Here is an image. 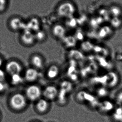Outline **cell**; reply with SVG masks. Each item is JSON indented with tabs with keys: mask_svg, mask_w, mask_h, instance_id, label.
I'll list each match as a JSON object with an SVG mask.
<instances>
[{
	"mask_svg": "<svg viewBox=\"0 0 122 122\" xmlns=\"http://www.w3.org/2000/svg\"><path fill=\"white\" fill-rule=\"evenodd\" d=\"M77 9L76 4L73 1L64 0L61 1L57 5L56 13L60 19L65 20L75 17Z\"/></svg>",
	"mask_w": 122,
	"mask_h": 122,
	"instance_id": "obj_1",
	"label": "cell"
},
{
	"mask_svg": "<svg viewBox=\"0 0 122 122\" xmlns=\"http://www.w3.org/2000/svg\"><path fill=\"white\" fill-rule=\"evenodd\" d=\"M27 100L25 95L18 92L11 96L9 103L13 109L19 111L23 110L26 107L27 105Z\"/></svg>",
	"mask_w": 122,
	"mask_h": 122,
	"instance_id": "obj_2",
	"label": "cell"
},
{
	"mask_svg": "<svg viewBox=\"0 0 122 122\" xmlns=\"http://www.w3.org/2000/svg\"><path fill=\"white\" fill-rule=\"evenodd\" d=\"M115 101L109 98L101 100L96 110L102 115H111L116 107Z\"/></svg>",
	"mask_w": 122,
	"mask_h": 122,
	"instance_id": "obj_3",
	"label": "cell"
},
{
	"mask_svg": "<svg viewBox=\"0 0 122 122\" xmlns=\"http://www.w3.org/2000/svg\"><path fill=\"white\" fill-rule=\"evenodd\" d=\"M25 96L30 101L36 102L42 95V91L36 85H31L25 90Z\"/></svg>",
	"mask_w": 122,
	"mask_h": 122,
	"instance_id": "obj_4",
	"label": "cell"
},
{
	"mask_svg": "<svg viewBox=\"0 0 122 122\" xmlns=\"http://www.w3.org/2000/svg\"><path fill=\"white\" fill-rule=\"evenodd\" d=\"M58 86L54 85L47 86L42 91L43 97L49 102L56 101L59 93Z\"/></svg>",
	"mask_w": 122,
	"mask_h": 122,
	"instance_id": "obj_5",
	"label": "cell"
},
{
	"mask_svg": "<svg viewBox=\"0 0 122 122\" xmlns=\"http://www.w3.org/2000/svg\"><path fill=\"white\" fill-rule=\"evenodd\" d=\"M67 29L64 23H58L54 25L52 29V33L55 39L60 41L67 35Z\"/></svg>",
	"mask_w": 122,
	"mask_h": 122,
	"instance_id": "obj_6",
	"label": "cell"
},
{
	"mask_svg": "<svg viewBox=\"0 0 122 122\" xmlns=\"http://www.w3.org/2000/svg\"><path fill=\"white\" fill-rule=\"evenodd\" d=\"M97 36L101 40H109L112 37L114 34V30L110 25H101L97 29Z\"/></svg>",
	"mask_w": 122,
	"mask_h": 122,
	"instance_id": "obj_7",
	"label": "cell"
},
{
	"mask_svg": "<svg viewBox=\"0 0 122 122\" xmlns=\"http://www.w3.org/2000/svg\"><path fill=\"white\" fill-rule=\"evenodd\" d=\"M62 70L60 65L53 64L48 68L47 72V76L50 80L58 79L62 74Z\"/></svg>",
	"mask_w": 122,
	"mask_h": 122,
	"instance_id": "obj_8",
	"label": "cell"
},
{
	"mask_svg": "<svg viewBox=\"0 0 122 122\" xmlns=\"http://www.w3.org/2000/svg\"><path fill=\"white\" fill-rule=\"evenodd\" d=\"M120 81L119 75L116 73L112 72L106 76L105 86L112 90L117 86Z\"/></svg>",
	"mask_w": 122,
	"mask_h": 122,
	"instance_id": "obj_9",
	"label": "cell"
},
{
	"mask_svg": "<svg viewBox=\"0 0 122 122\" xmlns=\"http://www.w3.org/2000/svg\"><path fill=\"white\" fill-rule=\"evenodd\" d=\"M60 42L63 47L68 50L74 49L78 42L73 35L68 34Z\"/></svg>",
	"mask_w": 122,
	"mask_h": 122,
	"instance_id": "obj_10",
	"label": "cell"
},
{
	"mask_svg": "<svg viewBox=\"0 0 122 122\" xmlns=\"http://www.w3.org/2000/svg\"><path fill=\"white\" fill-rule=\"evenodd\" d=\"M36 102V109L40 113H46L48 112L50 108V102L44 98H41Z\"/></svg>",
	"mask_w": 122,
	"mask_h": 122,
	"instance_id": "obj_11",
	"label": "cell"
},
{
	"mask_svg": "<svg viewBox=\"0 0 122 122\" xmlns=\"http://www.w3.org/2000/svg\"><path fill=\"white\" fill-rule=\"evenodd\" d=\"M110 91L108 88L105 86L96 87L94 91V95L99 100H104L108 98L110 94Z\"/></svg>",
	"mask_w": 122,
	"mask_h": 122,
	"instance_id": "obj_12",
	"label": "cell"
},
{
	"mask_svg": "<svg viewBox=\"0 0 122 122\" xmlns=\"http://www.w3.org/2000/svg\"><path fill=\"white\" fill-rule=\"evenodd\" d=\"M6 70L7 72L11 76L15 74H20L22 71V66L17 61H12L7 64Z\"/></svg>",
	"mask_w": 122,
	"mask_h": 122,
	"instance_id": "obj_13",
	"label": "cell"
},
{
	"mask_svg": "<svg viewBox=\"0 0 122 122\" xmlns=\"http://www.w3.org/2000/svg\"><path fill=\"white\" fill-rule=\"evenodd\" d=\"M92 94L89 91L81 90L76 93L75 96V99L78 103L86 104Z\"/></svg>",
	"mask_w": 122,
	"mask_h": 122,
	"instance_id": "obj_14",
	"label": "cell"
},
{
	"mask_svg": "<svg viewBox=\"0 0 122 122\" xmlns=\"http://www.w3.org/2000/svg\"><path fill=\"white\" fill-rule=\"evenodd\" d=\"M58 86L59 89L63 91L69 95L73 91L75 88L74 83L66 78L60 81Z\"/></svg>",
	"mask_w": 122,
	"mask_h": 122,
	"instance_id": "obj_15",
	"label": "cell"
},
{
	"mask_svg": "<svg viewBox=\"0 0 122 122\" xmlns=\"http://www.w3.org/2000/svg\"><path fill=\"white\" fill-rule=\"evenodd\" d=\"M10 25L14 30H22L25 31L28 30L27 24L24 23L18 18H15L12 19L10 23Z\"/></svg>",
	"mask_w": 122,
	"mask_h": 122,
	"instance_id": "obj_16",
	"label": "cell"
},
{
	"mask_svg": "<svg viewBox=\"0 0 122 122\" xmlns=\"http://www.w3.org/2000/svg\"><path fill=\"white\" fill-rule=\"evenodd\" d=\"M69 95L65 91L59 89V93L56 101L60 106H65L68 103Z\"/></svg>",
	"mask_w": 122,
	"mask_h": 122,
	"instance_id": "obj_17",
	"label": "cell"
},
{
	"mask_svg": "<svg viewBox=\"0 0 122 122\" xmlns=\"http://www.w3.org/2000/svg\"><path fill=\"white\" fill-rule=\"evenodd\" d=\"M21 39L23 43L25 45H32L35 40V35L30 30H25L23 31Z\"/></svg>",
	"mask_w": 122,
	"mask_h": 122,
	"instance_id": "obj_18",
	"label": "cell"
},
{
	"mask_svg": "<svg viewBox=\"0 0 122 122\" xmlns=\"http://www.w3.org/2000/svg\"><path fill=\"white\" fill-rule=\"evenodd\" d=\"M112 120L115 122H122V106L116 105L115 108L110 115Z\"/></svg>",
	"mask_w": 122,
	"mask_h": 122,
	"instance_id": "obj_19",
	"label": "cell"
},
{
	"mask_svg": "<svg viewBox=\"0 0 122 122\" xmlns=\"http://www.w3.org/2000/svg\"><path fill=\"white\" fill-rule=\"evenodd\" d=\"M38 76V71L34 68H30L26 71L25 77L27 81L31 82L36 80Z\"/></svg>",
	"mask_w": 122,
	"mask_h": 122,
	"instance_id": "obj_20",
	"label": "cell"
},
{
	"mask_svg": "<svg viewBox=\"0 0 122 122\" xmlns=\"http://www.w3.org/2000/svg\"><path fill=\"white\" fill-rule=\"evenodd\" d=\"M109 22V25L114 30L119 29L122 25V20L121 17H112Z\"/></svg>",
	"mask_w": 122,
	"mask_h": 122,
	"instance_id": "obj_21",
	"label": "cell"
},
{
	"mask_svg": "<svg viewBox=\"0 0 122 122\" xmlns=\"http://www.w3.org/2000/svg\"><path fill=\"white\" fill-rule=\"evenodd\" d=\"M28 28L30 31L36 32L40 30V23L37 19L33 18L30 20L27 24Z\"/></svg>",
	"mask_w": 122,
	"mask_h": 122,
	"instance_id": "obj_22",
	"label": "cell"
},
{
	"mask_svg": "<svg viewBox=\"0 0 122 122\" xmlns=\"http://www.w3.org/2000/svg\"><path fill=\"white\" fill-rule=\"evenodd\" d=\"M110 15L112 17H121L122 10L117 5H112L108 9Z\"/></svg>",
	"mask_w": 122,
	"mask_h": 122,
	"instance_id": "obj_23",
	"label": "cell"
},
{
	"mask_svg": "<svg viewBox=\"0 0 122 122\" xmlns=\"http://www.w3.org/2000/svg\"><path fill=\"white\" fill-rule=\"evenodd\" d=\"M32 63L33 65L36 67L41 68L43 66L42 59L40 56H35L32 59Z\"/></svg>",
	"mask_w": 122,
	"mask_h": 122,
	"instance_id": "obj_24",
	"label": "cell"
},
{
	"mask_svg": "<svg viewBox=\"0 0 122 122\" xmlns=\"http://www.w3.org/2000/svg\"><path fill=\"white\" fill-rule=\"evenodd\" d=\"M65 20V23H64V24L65 25L67 29L68 28H75L78 25L77 20L75 17Z\"/></svg>",
	"mask_w": 122,
	"mask_h": 122,
	"instance_id": "obj_25",
	"label": "cell"
},
{
	"mask_svg": "<svg viewBox=\"0 0 122 122\" xmlns=\"http://www.w3.org/2000/svg\"><path fill=\"white\" fill-rule=\"evenodd\" d=\"M77 41L83 42L85 39L84 32L80 30H77L75 34L73 35Z\"/></svg>",
	"mask_w": 122,
	"mask_h": 122,
	"instance_id": "obj_26",
	"label": "cell"
},
{
	"mask_svg": "<svg viewBox=\"0 0 122 122\" xmlns=\"http://www.w3.org/2000/svg\"><path fill=\"white\" fill-rule=\"evenodd\" d=\"M11 82L14 85H18L22 82V79L20 74H15L11 76Z\"/></svg>",
	"mask_w": 122,
	"mask_h": 122,
	"instance_id": "obj_27",
	"label": "cell"
},
{
	"mask_svg": "<svg viewBox=\"0 0 122 122\" xmlns=\"http://www.w3.org/2000/svg\"><path fill=\"white\" fill-rule=\"evenodd\" d=\"M114 101L116 105L122 106V90H120L117 93Z\"/></svg>",
	"mask_w": 122,
	"mask_h": 122,
	"instance_id": "obj_28",
	"label": "cell"
},
{
	"mask_svg": "<svg viewBox=\"0 0 122 122\" xmlns=\"http://www.w3.org/2000/svg\"><path fill=\"white\" fill-rule=\"evenodd\" d=\"M35 38L39 41H42L45 38L46 35L43 30H39L36 32L35 35Z\"/></svg>",
	"mask_w": 122,
	"mask_h": 122,
	"instance_id": "obj_29",
	"label": "cell"
},
{
	"mask_svg": "<svg viewBox=\"0 0 122 122\" xmlns=\"http://www.w3.org/2000/svg\"><path fill=\"white\" fill-rule=\"evenodd\" d=\"M7 4L6 0H0V12H2L5 10Z\"/></svg>",
	"mask_w": 122,
	"mask_h": 122,
	"instance_id": "obj_30",
	"label": "cell"
},
{
	"mask_svg": "<svg viewBox=\"0 0 122 122\" xmlns=\"http://www.w3.org/2000/svg\"><path fill=\"white\" fill-rule=\"evenodd\" d=\"M5 78V72L2 69H0V81L4 82Z\"/></svg>",
	"mask_w": 122,
	"mask_h": 122,
	"instance_id": "obj_31",
	"label": "cell"
},
{
	"mask_svg": "<svg viewBox=\"0 0 122 122\" xmlns=\"http://www.w3.org/2000/svg\"><path fill=\"white\" fill-rule=\"evenodd\" d=\"M6 86L3 82L0 81V92H2L6 90Z\"/></svg>",
	"mask_w": 122,
	"mask_h": 122,
	"instance_id": "obj_32",
	"label": "cell"
},
{
	"mask_svg": "<svg viewBox=\"0 0 122 122\" xmlns=\"http://www.w3.org/2000/svg\"><path fill=\"white\" fill-rule=\"evenodd\" d=\"M3 63V61L2 59L0 57V67L2 65Z\"/></svg>",
	"mask_w": 122,
	"mask_h": 122,
	"instance_id": "obj_33",
	"label": "cell"
},
{
	"mask_svg": "<svg viewBox=\"0 0 122 122\" xmlns=\"http://www.w3.org/2000/svg\"><path fill=\"white\" fill-rule=\"evenodd\" d=\"M37 122V121H35V122Z\"/></svg>",
	"mask_w": 122,
	"mask_h": 122,
	"instance_id": "obj_34",
	"label": "cell"
},
{
	"mask_svg": "<svg viewBox=\"0 0 122 122\" xmlns=\"http://www.w3.org/2000/svg\"></svg>",
	"mask_w": 122,
	"mask_h": 122,
	"instance_id": "obj_35",
	"label": "cell"
},
{
	"mask_svg": "<svg viewBox=\"0 0 122 122\" xmlns=\"http://www.w3.org/2000/svg\"></svg>",
	"mask_w": 122,
	"mask_h": 122,
	"instance_id": "obj_36",
	"label": "cell"
}]
</instances>
